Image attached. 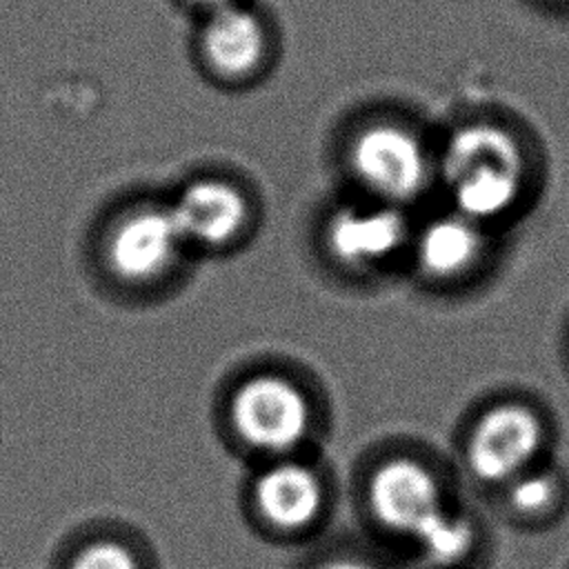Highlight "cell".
<instances>
[{
  "label": "cell",
  "mask_w": 569,
  "mask_h": 569,
  "mask_svg": "<svg viewBox=\"0 0 569 569\" xmlns=\"http://www.w3.org/2000/svg\"><path fill=\"white\" fill-rule=\"evenodd\" d=\"M407 240V218L396 204L387 202L342 207L327 224L329 251L351 267L378 264L396 256Z\"/></svg>",
  "instance_id": "ba28073f"
},
{
  "label": "cell",
  "mask_w": 569,
  "mask_h": 569,
  "mask_svg": "<svg viewBox=\"0 0 569 569\" xmlns=\"http://www.w3.org/2000/svg\"><path fill=\"white\" fill-rule=\"evenodd\" d=\"M485 227L451 211L422 227L416 240L420 267L433 278H456L469 271L482 256Z\"/></svg>",
  "instance_id": "8fae6325"
},
{
  "label": "cell",
  "mask_w": 569,
  "mask_h": 569,
  "mask_svg": "<svg viewBox=\"0 0 569 569\" xmlns=\"http://www.w3.org/2000/svg\"><path fill=\"white\" fill-rule=\"evenodd\" d=\"M184 247L169 204H142L124 213L107 238V260L116 276L147 282L167 273Z\"/></svg>",
  "instance_id": "5b68a950"
},
{
  "label": "cell",
  "mask_w": 569,
  "mask_h": 569,
  "mask_svg": "<svg viewBox=\"0 0 569 569\" xmlns=\"http://www.w3.org/2000/svg\"><path fill=\"white\" fill-rule=\"evenodd\" d=\"M436 176L449 189L453 211L485 227L518 207L527 184V158L509 129L478 120L447 138Z\"/></svg>",
  "instance_id": "6da1fadb"
},
{
  "label": "cell",
  "mask_w": 569,
  "mask_h": 569,
  "mask_svg": "<svg viewBox=\"0 0 569 569\" xmlns=\"http://www.w3.org/2000/svg\"><path fill=\"white\" fill-rule=\"evenodd\" d=\"M347 162L378 202L396 207L418 198L436 176V162L422 138L396 120L360 127L349 140Z\"/></svg>",
  "instance_id": "7a4b0ae2"
},
{
  "label": "cell",
  "mask_w": 569,
  "mask_h": 569,
  "mask_svg": "<svg viewBox=\"0 0 569 569\" xmlns=\"http://www.w3.org/2000/svg\"><path fill=\"white\" fill-rule=\"evenodd\" d=\"M369 505L387 529L413 538H420L445 513L436 476L411 458L389 460L373 471Z\"/></svg>",
  "instance_id": "8992f818"
},
{
  "label": "cell",
  "mask_w": 569,
  "mask_h": 569,
  "mask_svg": "<svg viewBox=\"0 0 569 569\" xmlns=\"http://www.w3.org/2000/svg\"><path fill=\"white\" fill-rule=\"evenodd\" d=\"M193 2L204 7L207 11H213V9H220V7H227V4H233V2H240V0H193Z\"/></svg>",
  "instance_id": "9a60e30c"
},
{
  "label": "cell",
  "mask_w": 569,
  "mask_h": 569,
  "mask_svg": "<svg viewBox=\"0 0 569 569\" xmlns=\"http://www.w3.org/2000/svg\"><path fill=\"white\" fill-rule=\"evenodd\" d=\"M547 429L536 409L500 402L487 409L467 440V467L485 485H509L538 460Z\"/></svg>",
  "instance_id": "3957f363"
},
{
  "label": "cell",
  "mask_w": 569,
  "mask_h": 569,
  "mask_svg": "<svg viewBox=\"0 0 569 569\" xmlns=\"http://www.w3.org/2000/svg\"><path fill=\"white\" fill-rule=\"evenodd\" d=\"M236 433L253 449L287 451L309 429L311 411L305 393L280 376H253L231 398Z\"/></svg>",
  "instance_id": "277c9868"
},
{
  "label": "cell",
  "mask_w": 569,
  "mask_h": 569,
  "mask_svg": "<svg viewBox=\"0 0 569 569\" xmlns=\"http://www.w3.org/2000/svg\"><path fill=\"white\" fill-rule=\"evenodd\" d=\"M184 244L224 247L249 222V202L238 184L224 178H196L169 204Z\"/></svg>",
  "instance_id": "52a82bcc"
},
{
  "label": "cell",
  "mask_w": 569,
  "mask_h": 569,
  "mask_svg": "<svg viewBox=\"0 0 569 569\" xmlns=\"http://www.w3.org/2000/svg\"><path fill=\"white\" fill-rule=\"evenodd\" d=\"M200 49L213 73L247 78L258 71L267 56L264 22L240 2L213 9L202 24Z\"/></svg>",
  "instance_id": "9c48e42d"
},
{
  "label": "cell",
  "mask_w": 569,
  "mask_h": 569,
  "mask_svg": "<svg viewBox=\"0 0 569 569\" xmlns=\"http://www.w3.org/2000/svg\"><path fill=\"white\" fill-rule=\"evenodd\" d=\"M260 516L282 529L296 531L316 520L322 509V482L305 465L282 462L260 473L253 487Z\"/></svg>",
  "instance_id": "30bf717a"
},
{
  "label": "cell",
  "mask_w": 569,
  "mask_h": 569,
  "mask_svg": "<svg viewBox=\"0 0 569 569\" xmlns=\"http://www.w3.org/2000/svg\"><path fill=\"white\" fill-rule=\"evenodd\" d=\"M560 500V478L551 469H529L507 485V502L522 518H540Z\"/></svg>",
  "instance_id": "7c38bea8"
},
{
  "label": "cell",
  "mask_w": 569,
  "mask_h": 569,
  "mask_svg": "<svg viewBox=\"0 0 569 569\" xmlns=\"http://www.w3.org/2000/svg\"><path fill=\"white\" fill-rule=\"evenodd\" d=\"M67 569H140L136 556L120 542L100 540L82 547Z\"/></svg>",
  "instance_id": "5bb4252c"
},
{
  "label": "cell",
  "mask_w": 569,
  "mask_h": 569,
  "mask_svg": "<svg viewBox=\"0 0 569 569\" xmlns=\"http://www.w3.org/2000/svg\"><path fill=\"white\" fill-rule=\"evenodd\" d=\"M427 553L442 565H453L467 558L473 547V527L469 520L449 516L447 511L418 538Z\"/></svg>",
  "instance_id": "4fadbf2b"
}]
</instances>
